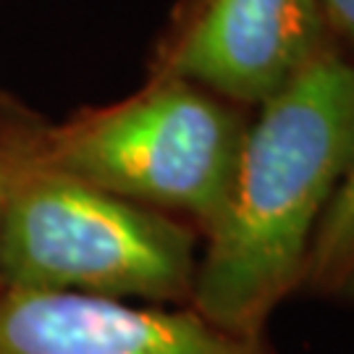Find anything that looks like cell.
Here are the masks:
<instances>
[{"mask_svg": "<svg viewBox=\"0 0 354 354\" xmlns=\"http://www.w3.org/2000/svg\"><path fill=\"white\" fill-rule=\"evenodd\" d=\"M0 354H276L189 304H140L55 291H0Z\"/></svg>", "mask_w": 354, "mask_h": 354, "instance_id": "5", "label": "cell"}, {"mask_svg": "<svg viewBox=\"0 0 354 354\" xmlns=\"http://www.w3.org/2000/svg\"><path fill=\"white\" fill-rule=\"evenodd\" d=\"M354 155V58L323 55L257 108L226 203L203 236L189 307L239 336L302 289L317 226Z\"/></svg>", "mask_w": 354, "mask_h": 354, "instance_id": "1", "label": "cell"}, {"mask_svg": "<svg viewBox=\"0 0 354 354\" xmlns=\"http://www.w3.org/2000/svg\"><path fill=\"white\" fill-rule=\"evenodd\" d=\"M203 236L174 215L48 163L29 129H0V291L189 304Z\"/></svg>", "mask_w": 354, "mask_h": 354, "instance_id": "2", "label": "cell"}, {"mask_svg": "<svg viewBox=\"0 0 354 354\" xmlns=\"http://www.w3.org/2000/svg\"><path fill=\"white\" fill-rule=\"evenodd\" d=\"M339 48L354 58V0H320Z\"/></svg>", "mask_w": 354, "mask_h": 354, "instance_id": "7", "label": "cell"}, {"mask_svg": "<svg viewBox=\"0 0 354 354\" xmlns=\"http://www.w3.org/2000/svg\"><path fill=\"white\" fill-rule=\"evenodd\" d=\"M299 291L330 302H354V155L317 226Z\"/></svg>", "mask_w": 354, "mask_h": 354, "instance_id": "6", "label": "cell"}, {"mask_svg": "<svg viewBox=\"0 0 354 354\" xmlns=\"http://www.w3.org/2000/svg\"><path fill=\"white\" fill-rule=\"evenodd\" d=\"M336 48L320 0H178L150 76L189 82L247 111Z\"/></svg>", "mask_w": 354, "mask_h": 354, "instance_id": "4", "label": "cell"}, {"mask_svg": "<svg viewBox=\"0 0 354 354\" xmlns=\"http://www.w3.org/2000/svg\"><path fill=\"white\" fill-rule=\"evenodd\" d=\"M247 127L239 105L181 79L147 76L124 100L87 108L61 127L26 129L48 163L205 236L226 203Z\"/></svg>", "mask_w": 354, "mask_h": 354, "instance_id": "3", "label": "cell"}]
</instances>
